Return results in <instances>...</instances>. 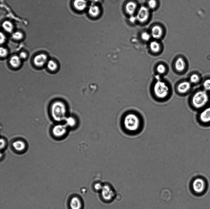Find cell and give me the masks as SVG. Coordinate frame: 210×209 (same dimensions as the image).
Segmentation results:
<instances>
[{
  "instance_id": "20",
  "label": "cell",
  "mask_w": 210,
  "mask_h": 209,
  "mask_svg": "<svg viewBox=\"0 0 210 209\" xmlns=\"http://www.w3.org/2000/svg\"><path fill=\"white\" fill-rule=\"evenodd\" d=\"M21 59L19 56H14L11 57L10 61L11 65L13 67L19 66L21 63Z\"/></svg>"
},
{
  "instance_id": "15",
  "label": "cell",
  "mask_w": 210,
  "mask_h": 209,
  "mask_svg": "<svg viewBox=\"0 0 210 209\" xmlns=\"http://www.w3.org/2000/svg\"><path fill=\"white\" fill-rule=\"evenodd\" d=\"M137 8V5L133 1L129 2L126 5L125 9L126 13L129 15L133 16Z\"/></svg>"
},
{
  "instance_id": "7",
  "label": "cell",
  "mask_w": 210,
  "mask_h": 209,
  "mask_svg": "<svg viewBox=\"0 0 210 209\" xmlns=\"http://www.w3.org/2000/svg\"><path fill=\"white\" fill-rule=\"evenodd\" d=\"M192 190L196 193L200 194L203 192L206 188V183L201 178L198 177L193 180L191 185Z\"/></svg>"
},
{
  "instance_id": "21",
  "label": "cell",
  "mask_w": 210,
  "mask_h": 209,
  "mask_svg": "<svg viewBox=\"0 0 210 209\" xmlns=\"http://www.w3.org/2000/svg\"><path fill=\"white\" fill-rule=\"evenodd\" d=\"M200 77L197 74L194 73L191 75L189 78V82L191 83L196 84L200 81Z\"/></svg>"
},
{
  "instance_id": "3",
  "label": "cell",
  "mask_w": 210,
  "mask_h": 209,
  "mask_svg": "<svg viewBox=\"0 0 210 209\" xmlns=\"http://www.w3.org/2000/svg\"><path fill=\"white\" fill-rule=\"evenodd\" d=\"M209 99V97L207 92L204 90H200L196 91L193 94L189 104L192 109H199L206 105Z\"/></svg>"
},
{
  "instance_id": "30",
  "label": "cell",
  "mask_w": 210,
  "mask_h": 209,
  "mask_svg": "<svg viewBox=\"0 0 210 209\" xmlns=\"http://www.w3.org/2000/svg\"><path fill=\"white\" fill-rule=\"evenodd\" d=\"M22 35L20 33L17 32L13 35V37L15 39L19 40L21 38Z\"/></svg>"
},
{
  "instance_id": "22",
  "label": "cell",
  "mask_w": 210,
  "mask_h": 209,
  "mask_svg": "<svg viewBox=\"0 0 210 209\" xmlns=\"http://www.w3.org/2000/svg\"><path fill=\"white\" fill-rule=\"evenodd\" d=\"M47 66L48 69L51 71L55 70L57 68V63L52 60H50L48 61Z\"/></svg>"
},
{
  "instance_id": "27",
  "label": "cell",
  "mask_w": 210,
  "mask_h": 209,
  "mask_svg": "<svg viewBox=\"0 0 210 209\" xmlns=\"http://www.w3.org/2000/svg\"><path fill=\"white\" fill-rule=\"evenodd\" d=\"M7 142L6 140L3 137H1L0 139V150H3L6 147Z\"/></svg>"
},
{
  "instance_id": "29",
  "label": "cell",
  "mask_w": 210,
  "mask_h": 209,
  "mask_svg": "<svg viewBox=\"0 0 210 209\" xmlns=\"http://www.w3.org/2000/svg\"><path fill=\"white\" fill-rule=\"evenodd\" d=\"M4 27L6 29L10 30L12 28L11 25L10 23L7 22H5L3 24Z\"/></svg>"
},
{
  "instance_id": "11",
  "label": "cell",
  "mask_w": 210,
  "mask_h": 209,
  "mask_svg": "<svg viewBox=\"0 0 210 209\" xmlns=\"http://www.w3.org/2000/svg\"><path fill=\"white\" fill-rule=\"evenodd\" d=\"M151 37L156 40L161 38L163 34L162 28L160 25H155L151 28L150 32Z\"/></svg>"
},
{
  "instance_id": "10",
  "label": "cell",
  "mask_w": 210,
  "mask_h": 209,
  "mask_svg": "<svg viewBox=\"0 0 210 209\" xmlns=\"http://www.w3.org/2000/svg\"><path fill=\"white\" fill-rule=\"evenodd\" d=\"M191 87L189 81H184L179 83L177 87L178 92L181 94H185L188 92Z\"/></svg>"
},
{
  "instance_id": "19",
  "label": "cell",
  "mask_w": 210,
  "mask_h": 209,
  "mask_svg": "<svg viewBox=\"0 0 210 209\" xmlns=\"http://www.w3.org/2000/svg\"><path fill=\"white\" fill-rule=\"evenodd\" d=\"M89 14L93 17L98 16L100 13L99 7L95 5H93L90 6L89 10Z\"/></svg>"
},
{
  "instance_id": "2",
  "label": "cell",
  "mask_w": 210,
  "mask_h": 209,
  "mask_svg": "<svg viewBox=\"0 0 210 209\" xmlns=\"http://www.w3.org/2000/svg\"><path fill=\"white\" fill-rule=\"evenodd\" d=\"M68 108L66 105L61 101H56L51 106L50 115L54 121L61 122L64 121L68 116Z\"/></svg>"
},
{
  "instance_id": "13",
  "label": "cell",
  "mask_w": 210,
  "mask_h": 209,
  "mask_svg": "<svg viewBox=\"0 0 210 209\" xmlns=\"http://www.w3.org/2000/svg\"><path fill=\"white\" fill-rule=\"evenodd\" d=\"M174 66L175 68L177 71L181 72L185 70L186 65V62L184 59L179 57L176 60Z\"/></svg>"
},
{
  "instance_id": "5",
  "label": "cell",
  "mask_w": 210,
  "mask_h": 209,
  "mask_svg": "<svg viewBox=\"0 0 210 209\" xmlns=\"http://www.w3.org/2000/svg\"><path fill=\"white\" fill-rule=\"evenodd\" d=\"M69 129L65 123L57 124L54 125L52 128V134L55 138H62L67 135Z\"/></svg>"
},
{
  "instance_id": "4",
  "label": "cell",
  "mask_w": 210,
  "mask_h": 209,
  "mask_svg": "<svg viewBox=\"0 0 210 209\" xmlns=\"http://www.w3.org/2000/svg\"><path fill=\"white\" fill-rule=\"evenodd\" d=\"M153 90L156 97L160 101L165 100L170 93V89L168 84L161 80L157 81L155 82Z\"/></svg>"
},
{
  "instance_id": "23",
  "label": "cell",
  "mask_w": 210,
  "mask_h": 209,
  "mask_svg": "<svg viewBox=\"0 0 210 209\" xmlns=\"http://www.w3.org/2000/svg\"><path fill=\"white\" fill-rule=\"evenodd\" d=\"M156 70L158 73L160 74H164L166 71L165 66L162 64H159L157 66Z\"/></svg>"
},
{
  "instance_id": "14",
  "label": "cell",
  "mask_w": 210,
  "mask_h": 209,
  "mask_svg": "<svg viewBox=\"0 0 210 209\" xmlns=\"http://www.w3.org/2000/svg\"><path fill=\"white\" fill-rule=\"evenodd\" d=\"M47 60V57L43 54H41L36 55L34 60L35 65L38 66H42L46 63Z\"/></svg>"
},
{
  "instance_id": "12",
  "label": "cell",
  "mask_w": 210,
  "mask_h": 209,
  "mask_svg": "<svg viewBox=\"0 0 210 209\" xmlns=\"http://www.w3.org/2000/svg\"><path fill=\"white\" fill-rule=\"evenodd\" d=\"M13 149L18 152H22L26 148V142L23 140L18 139L14 141L12 143Z\"/></svg>"
},
{
  "instance_id": "1",
  "label": "cell",
  "mask_w": 210,
  "mask_h": 209,
  "mask_svg": "<svg viewBox=\"0 0 210 209\" xmlns=\"http://www.w3.org/2000/svg\"><path fill=\"white\" fill-rule=\"evenodd\" d=\"M121 127L126 135L135 136L140 134L145 126L144 117L139 111L134 109L125 111L121 118Z\"/></svg>"
},
{
  "instance_id": "8",
  "label": "cell",
  "mask_w": 210,
  "mask_h": 209,
  "mask_svg": "<svg viewBox=\"0 0 210 209\" xmlns=\"http://www.w3.org/2000/svg\"><path fill=\"white\" fill-rule=\"evenodd\" d=\"M65 124L69 129H75L78 127L79 120L77 116L74 115L68 116L64 120Z\"/></svg>"
},
{
  "instance_id": "28",
  "label": "cell",
  "mask_w": 210,
  "mask_h": 209,
  "mask_svg": "<svg viewBox=\"0 0 210 209\" xmlns=\"http://www.w3.org/2000/svg\"><path fill=\"white\" fill-rule=\"evenodd\" d=\"M8 51L7 49L2 47H1L0 49V54L1 57L6 56L7 54Z\"/></svg>"
},
{
  "instance_id": "32",
  "label": "cell",
  "mask_w": 210,
  "mask_h": 209,
  "mask_svg": "<svg viewBox=\"0 0 210 209\" xmlns=\"http://www.w3.org/2000/svg\"><path fill=\"white\" fill-rule=\"evenodd\" d=\"M89 0L90 1L92 2H97L99 1V0Z\"/></svg>"
},
{
  "instance_id": "31",
  "label": "cell",
  "mask_w": 210,
  "mask_h": 209,
  "mask_svg": "<svg viewBox=\"0 0 210 209\" xmlns=\"http://www.w3.org/2000/svg\"><path fill=\"white\" fill-rule=\"evenodd\" d=\"M19 57L21 59H25L27 56L26 54L24 52H21L19 55Z\"/></svg>"
},
{
  "instance_id": "26",
  "label": "cell",
  "mask_w": 210,
  "mask_h": 209,
  "mask_svg": "<svg viewBox=\"0 0 210 209\" xmlns=\"http://www.w3.org/2000/svg\"><path fill=\"white\" fill-rule=\"evenodd\" d=\"M141 39L144 41H149L151 37L150 33L147 32H142L141 34Z\"/></svg>"
},
{
  "instance_id": "16",
  "label": "cell",
  "mask_w": 210,
  "mask_h": 209,
  "mask_svg": "<svg viewBox=\"0 0 210 209\" xmlns=\"http://www.w3.org/2000/svg\"><path fill=\"white\" fill-rule=\"evenodd\" d=\"M69 205L71 209H81L82 203L81 199L79 197L74 196L70 200Z\"/></svg>"
},
{
  "instance_id": "24",
  "label": "cell",
  "mask_w": 210,
  "mask_h": 209,
  "mask_svg": "<svg viewBox=\"0 0 210 209\" xmlns=\"http://www.w3.org/2000/svg\"><path fill=\"white\" fill-rule=\"evenodd\" d=\"M147 5L149 9L154 10L157 6V2L156 0H149Z\"/></svg>"
},
{
  "instance_id": "25",
  "label": "cell",
  "mask_w": 210,
  "mask_h": 209,
  "mask_svg": "<svg viewBox=\"0 0 210 209\" xmlns=\"http://www.w3.org/2000/svg\"><path fill=\"white\" fill-rule=\"evenodd\" d=\"M204 90L206 91H210V78L206 79L203 83Z\"/></svg>"
},
{
  "instance_id": "6",
  "label": "cell",
  "mask_w": 210,
  "mask_h": 209,
  "mask_svg": "<svg viewBox=\"0 0 210 209\" xmlns=\"http://www.w3.org/2000/svg\"><path fill=\"white\" fill-rule=\"evenodd\" d=\"M149 16V9L147 7L142 6L138 9L135 17L139 22L144 23L148 21Z\"/></svg>"
},
{
  "instance_id": "17",
  "label": "cell",
  "mask_w": 210,
  "mask_h": 209,
  "mask_svg": "<svg viewBox=\"0 0 210 209\" xmlns=\"http://www.w3.org/2000/svg\"><path fill=\"white\" fill-rule=\"evenodd\" d=\"M73 5L75 8L77 10L82 11L86 8L87 2L85 0H75Z\"/></svg>"
},
{
  "instance_id": "18",
  "label": "cell",
  "mask_w": 210,
  "mask_h": 209,
  "mask_svg": "<svg viewBox=\"0 0 210 209\" xmlns=\"http://www.w3.org/2000/svg\"><path fill=\"white\" fill-rule=\"evenodd\" d=\"M149 48L151 51L155 53L159 52L161 49L160 44L156 40H153L150 42Z\"/></svg>"
},
{
  "instance_id": "9",
  "label": "cell",
  "mask_w": 210,
  "mask_h": 209,
  "mask_svg": "<svg viewBox=\"0 0 210 209\" xmlns=\"http://www.w3.org/2000/svg\"><path fill=\"white\" fill-rule=\"evenodd\" d=\"M198 120L204 124L210 123V106L203 109L198 116Z\"/></svg>"
}]
</instances>
